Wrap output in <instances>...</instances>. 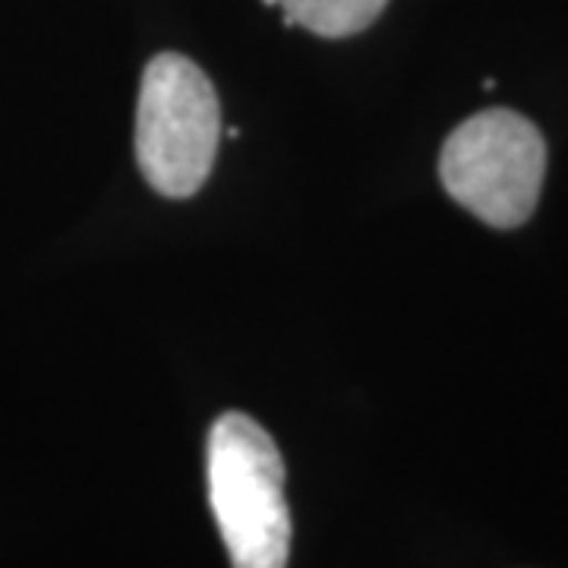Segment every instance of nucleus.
<instances>
[{
  "label": "nucleus",
  "mask_w": 568,
  "mask_h": 568,
  "mask_svg": "<svg viewBox=\"0 0 568 568\" xmlns=\"http://www.w3.org/2000/svg\"><path fill=\"white\" fill-rule=\"evenodd\" d=\"M222 140V104L190 58L164 51L145 63L136 108V162L168 200L193 196L209 178Z\"/></svg>",
  "instance_id": "2"
},
{
  "label": "nucleus",
  "mask_w": 568,
  "mask_h": 568,
  "mask_svg": "<svg viewBox=\"0 0 568 568\" xmlns=\"http://www.w3.org/2000/svg\"><path fill=\"white\" fill-rule=\"evenodd\" d=\"M282 452L268 429L241 410L222 414L205 443V484L234 568H287L291 511Z\"/></svg>",
  "instance_id": "1"
},
{
  "label": "nucleus",
  "mask_w": 568,
  "mask_h": 568,
  "mask_svg": "<svg viewBox=\"0 0 568 568\" xmlns=\"http://www.w3.org/2000/svg\"><path fill=\"white\" fill-rule=\"evenodd\" d=\"M544 178V133L508 108H487L458 123L439 152V181L448 196L499 231L528 222L540 203Z\"/></svg>",
  "instance_id": "3"
},
{
  "label": "nucleus",
  "mask_w": 568,
  "mask_h": 568,
  "mask_svg": "<svg viewBox=\"0 0 568 568\" xmlns=\"http://www.w3.org/2000/svg\"><path fill=\"white\" fill-rule=\"evenodd\" d=\"M282 7L287 26H304L323 39H351L369 29L386 10L388 0H263Z\"/></svg>",
  "instance_id": "4"
}]
</instances>
